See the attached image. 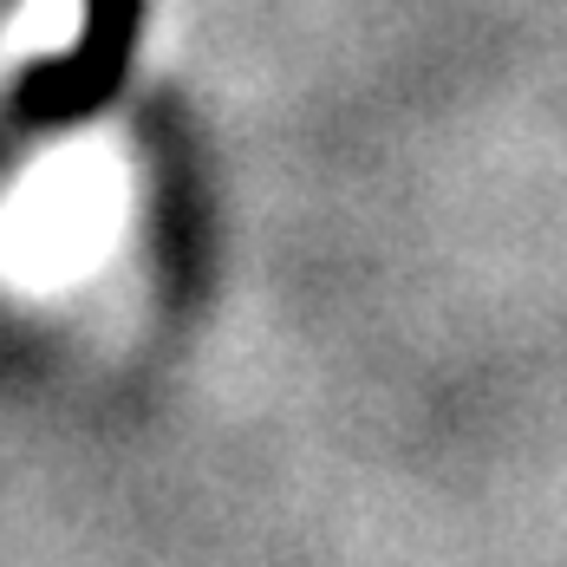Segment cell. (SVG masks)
<instances>
[{
    "instance_id": "cell-1",
    "label": "cell",
    "mask_w": 567,
    "mask_h": 567,
    "mask_svg": "<svg viewBox=\"0 0 567 567\" xmlns=\"http://www.w3.org/2000/svg\"><path fill=\"white\" fill-rule=\"evenodd\" d=\"M124 223V164L112 144H72L20 183L0 216V255L27 281H65L112 248Z\"/></svg>"
},
{
    "instance_id": "cell-2",
    "label": "cell",
    "mask_w": 567,
    "mask_h": 567,
    "mask_svg": "<svg viewBox=\"0 0 567 567\" xmlns=\"http://www.w3.org/2000/svg\"><path fill=\"white\" fill-rule=\"evenodd\" d=\"M131 20H137V0H105V13H99V27H92L99 40L72 59V65L47 72L40 92H27V105H33V112H79V105H92V99L117 79V65H124Z\"/></svg>"
},
{
    "instance_id": "cell-3",
    "label": "cell",
    "mask_w": 567,
    "mask_h": 567,
    "mask_svg": "<svg viewBox=\"0 0 567 567\" xmlns=\"http://www.w3.org/2000/svg\"><path fill=\"white\" fill-rule=\"evenodd\" d=\"M13 47L20 53H72L79 47V0H33L13 20Z\"/></svg>"
}]
</instances>
